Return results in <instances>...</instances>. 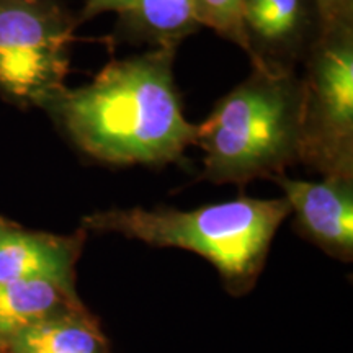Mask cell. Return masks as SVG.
<instances>
[{
    "instance_id": "cell-1",
    "label": "cell",
    "mask_w": 353,
    "mask_h": 353,
    "mask_svg": "<svg viewBox=\"0 0 353 353\" xmlns=\"http://www.w3.org/2000/svg\"><path fill=\"white\" fill-rule=\"evenodd\" d=\"M176 48L114 59L88 83L65 87L43 110L77 149L110 165L182 161L198 128L185 118L174 77Z\"/></svg>"
},
{
    "instance_id": "cell-2",
    "label": "cell",
    "mask_w": 353,
    "mask_h": 353,
    "mask_svg": "<svg viewBox=\"0 0 353 353\" xmlns=\"http://www.w3.org/2000/svg\"><path fill=\"white\" fill-rule=\"evenodd\" d=\"M290 214L285 196L263 200L239 195L188 211L167 206L95 211L83 216L81 228L200 255L218 270L229 293L242 296L257 283L273 237Z\"/></svg>"
},
{
    "instance_id": "cell-3",
    "label": "cell",
    "mask_w": 353,
    "mask_h": 353,
    "mask_svg": "<svg viewBox=\"0 0 353 353\" xmlns=\"http://www.w3.org/2000/svg\"><path fill=\"white\" fill-rule=\"evenodd\" d=\"M201 179L244 187L301 164L299 72L252 69L196 125Z\"/></svg>"
},
{
    "instance_id": "cell-4",
    "label": "cell",
    "mask_w": 353,
    "mask_h": 353,
    "mask_svg": "<svg viewBox=\"0 0 353 353\" xmlns=\"http://www.w3.org/2000/svg\"><path fill=\"white\" fill-rule=\"evenodd\" d=\"M77 26L64 0H0V97L43 110L59 95Z\"/></svg>"
},
{
    "instance_id": "cell-5",
    "label": "cell",
    "mask_w": 353,
    "mask_h": 353,
    "mask_svg": "<svg viewBox=\"0 0 353 353\" xmlns=\"http://www.w3.org/2000/svg\"><path fill=\"white\" fill-rule=\"evenodd\" d=\"M301 164L353 176V28L321 32L303 63Z\"/></svg>"
},
{
    "instance_id": "cell-6",
    "label": "cell",
    "mask_w": 353,
    "mask_h": 353,
    "mask_svg": "<svg viewBox=\"0 0 353 353\" xmlns=\"http://www.w3.org/2000/svg\"><path fill=\"white\" fill-rule=\"evenodd\" d=\"M242 26L252 69L298 72L321 19L314 0H244Z\"/></svg>"
},
{
    "instance_id": "cell-7",
    "label": "cell",
    "mask_w": 353,
    "mask_h": 353,
    "mask_svg": "<svg viewBox=\"0 0 353 353\" xmlns=\"http://www.w3.org/2000/svg\"><path fill=\"white\" fill-rule=\"evenodd\" d=\"M273 182L283 190L299 236L332 259L352 262L353 176H322L319 182H306L283 174Z\"/></svg>"
},
{
    "instance_id": "cell-8",
    "label": "cell",
    "mask_w": 353,
    "mask_h": 353,
    "mask_svg": "<svg viewBox=\"0 0 353 353\" xmlns=\"http://www.w3.org/2000/svg\"><path fill=\"white\" fill-rule=\"evenodd\" d=\"M87 232L74 234L28 231L8 219L0 229V283L44 280L76 290V265Z\"/></svg>"
},
{
    "instance_id": "cell-9",
    "label": "cell",
    "mask_w": 353,
    "mask_h": 353,
    "mask_svg": "<svg viewBox=\"0 0 353 353\" xmlns=\"http://www.w3.org/2000/svg\"><path fill=\"white\" fill-rule=\"evenodd\" d=\"M201 28L193 0H136L118 15L114 37L151 48H176Z\"/></svg>"
},
{
    "instance_id": "cell-10",
    "label": "cell",
    "mask_w": 353,
    "mask_h": 353,
    "mask_svg": "<svg viewBox=\"0 0 353 353\" xmlns=\"http://www.w3.org/2000/svg\"><path fill=\"white\" fill-rule=\"evenodd\" d=\"M85 307L76 290L52 281L20 280L0 283V339L7 341L21 330L63 312Z\"/></svg>"
},
{
    "instance_id": "cell-11",
    "label": "cell",
    "mask_w": 353,
    "mask_h": 353,
    "mask_svg": "<svg viewBox=\"0 0 353 353\" xmlns=\"http://www.w3.org/2000/svg\"><path fill=\"white\" fill-rule=\"evenodd\" d=\"M8 353H107L99 322L85 307L63 312L7 341Z\"/></svg>"
},
{
    "instance_id": "cell-12",
    "label": "cell",
    "mask_w": 353,
    "mask_h": 353,
    "mask_svg": "<svg viewBox=\"0 0 353 353\" xmlns=\"http://www.w3.org/2000/svg\"><path fill=\"white\" fill-rule=\"evenodd\" d=\"M196 19L201 26L213 30L239 46L245 52V37L242 26V7L244 0H193Z\"/></svg>"
},
{
    "instance_id": "cell-13",
    "label": "cell",
    "mask_w": 353,
    "mask_h": 353,
    "mask_svg": "<svg viewBox=\"0 0 353 353\" xmlns=\"http://www.w3.org/2000/svg\"><path fill=\"white\" fill-rule=\"evenodd\" d=\"M321 32L353 28V0H314Z\"/></svg>"
},
{
    "instance_id": "cell-14",
    "label": "cell",
    "mask_w": 353,
    "mask_h": 353,
    "mask_svg": "<svg viewBox=\"0 0 353 353\" xmlns=\"http://www.w3.org/2000/svg\"><path fill=\"white\" fill-rule=\"evenodd\" d=\"M134 2L136 0H85L77 15V25L85 23V21L94 20L95 17L110 12L121 15L128 8H131Z\"/></svg>"
},
{
    "instance_id": "cell-15",
    "label": "cell",
    "mask_w": 353,
    "mask_h": 353,
    "mask_svg": "<svg viewBox=\"0 0 353 353\" xmlns=\"http://www.w3.org/2000/svg\"><path fill=\"white\" fill-rule=\"evenodd\" d=\"M8 348H7V343L0 339V353H7Z\"/></svg>"
},
{
    "instance_id": "cell-16",
    "label": "cell",
    "mask_w": 353,
    "mask_h": 353,
    "mask_svg": "<svg viewBox=\"0 0 353 353\" xmlns=\"http://www.w3.org/2000/svg\"><path fill=\"white\" fill-rule=\"evenodd\" d=\"M8 223V219H6V218H2V216H0V229H2L3 226H6V224Z\"/></svg>"
},
{
    "instance_id": "cell-17",
    "label": "cell",
    "mask_w": 353,
    "mask_h": 353,
    "mask_svg": "<svg viewBox=\"0 0 353 353\" xmlns=\"http://www.w3.org/2000/svg\"><path fill=\"white\" fill-rule=\"evenodd\" d=\"M7 353H8V352H7Z\"/></svg>"
}]
</instances>
